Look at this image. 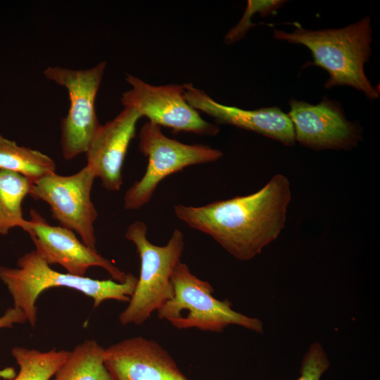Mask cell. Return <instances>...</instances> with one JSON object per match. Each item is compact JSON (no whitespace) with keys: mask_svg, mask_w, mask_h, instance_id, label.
<instances>
[{"mask_svg":"<svg viewBox=\"0 0 380 380\" xmlns=\"http://www.w3.org/2000/svg\"><path fill=\"white\" fill-rule=\"evenodd\" d=\"M70 351L53 348L42 352L33 348L13 347L11 355L19 366L13 380H50L66 361Z\"/></svg>","mask_w":380,"mask_h":380,"instance_id":"cell-18","label":"cell"},{"mask_svg":"<svg viewBox=\"0 0 380 380\" xmlns=\"http://www.w3.org/2000/svg\"><path fill=\"white\" fill-rule=\"evenodd\" d=\"M139 150L147 157L148 164L142 177L125 193L124 208L129 210L146 205L167 176L191 165L217 161L223 156L220 150L207 145L188 144L171 139L160 126L149 121L140 129Z\"/></svg>","mask_w":380,"mask_h":380,"instance_id":"cell-6","label":"cell"},{"mask_svg":"<svg viewBox=\"0 0 380 380\" xmlns=\"http://www.w3.org/2000/svg\"><path fill=\"white\" fill-rule=\"evenodd\" d=\"M184 97L196 110L202 111L219 124L252 131L286 146L296 143L292 122L287 114L277 107L244 110L220 103L192 83L183 84Z\"/></svg>","mask_w":380,"mask_h":380,"instance_id":"cell-14","label":"cell"},{"mask_svg":"<svg viewBox=\"0 0 380 380\" xmlns=\"http://www.w3.org/2000/svg\"><path fill=\"white\" fill-rule=\"evenodd\" d=\"M104 348L94 340L78 344L53 380H113L103 361Z\"/></svg>","mask_w":380,"mask_h":380,"instance_id":"cell-16","label":"cell"},{"mask_svg":"<svg viewBox=\"0 0 380 380\" xmlns=\"http://www.w3.org/2000/svg\"><path fill=\"white\" fill-rule=\"evenodd\" d=\"M26 322L27 319L22 310L14 307L9 308L0 316V329L11 328L16 324Z\"/></svg>","mask_w":380,"mask_h":380,"instance_id":"cell-21","label":"cell"},{"mask_svg":"<svg viewBox=\"0 0 380 380\" xmlns=\"http://www.w3.org/2000/svg\"><path fill=\"white\" fill-rule=\"evenodd\" d=\"M31 219L26 220L23 230L32 240L35 250L49 265H59L68 273L84 277L91 267L107 271L113 279L122 282L127 274L96 250L87 246L75 232L61 226L49 224L36 210L31 209Z\"/></svg>","mask_w":380,"mask_h":380,"instance_id":"cell-11","label":"cell"},{"mask_svg":"<svg viewBox=\"0 0 380 380\" xmlns=\"http://www.w3.org/2000/svg\"><path fill=\"white\" fill-rule=\"evenodd\" d=\"M141 118L137 110L124 108L113 120L101 125L85 153L86 165L108 191H119L122 184L124 161Z\"/></svg>","mask_w":380,"mask_h":380,"instance_id":"cell-13","label":"cell"},{"mask_svg":"<svg viewBox=\"0 0 380 380\" xmlns=\"http://www.w3.org/2000/svg\"><path fill=\"white\" fill-rule=\"evenodd\" d=\"M172 282L173 297L158 310V316L175 327L221 332L227 327L236 324L255 332L263 331L260 319L234 310L227 300L215 298L212 286L195 276L186 264L179 262Z\"/></svg>","mask_w":380,"mask_h":380,"instance_id":"cell-5","label":"cell"},{"mask_svg":"<svg viewBox=\"0 0 380 380\" xmlns=\"http://www.w3.org/2000/svg\"><path fill=\"white\" fill-rule=\"evenodd\" d=\"M125 80L130 89L122 94L124 108L134 109L149 122L175 132L202 136H216L219 133L217 125L202 118L187 102L183 84L156 86L130 74L126 75Z\"/></svg>","mask_w":380,"mask_h":380,"instance_id":"cell-9","label":"cell"},{"mask_svg":"<svg viewBox=\"0 0 380 380\" xmlns=\"http://www.w3.org/2000/svg\"><path fill=\"white\" fill-rule=\"evenodd\" d=\"M286 1L281 0H248L244 14L236 26L225 35L224 42L231 44L245 37L248 30L257 24L251 23V19L255 13L262 16H267L279 9Z\"/></svg>","mask_w":380,"mask_h":380,"instance_id":"cell-19","label":"cell"},{"mask_svg":"<svg viewBox=\"0 0 380 380\" xmlns=\"http://www.w3.org/2000/svg\"><path fill=\"white\" fill-rule=\"evenodd\" d=\"M54 160L41 151L20 146L0 134V170L20 174L34 182L55 173Z\"/></svg>","mask_w":380,"mask_h":380,"instance_id":"cell-15","label":"cell"},{"mask_svg":"<svg viewBox=\"0 0 380 380\" xmlns=\"http://www.w3.org/2000/svg\"><path fill=\"white\" fill-rule=\"evenodd\" d=\"M33 182L17 172L0 170V235L15 227H23L22 203L30 196Z\"/></svg>","mask_w":380,"mask_h":380,"instance_id":"cell-17","label":"cell"},{"mask_svg":"<svg viewBox=\"0 0 380 380\" xmlns=\"http://www.w3.org/2000/svg\"><path fill=\"white\" fill-rule=\"evenodd\" d=\"M329 367L327 355L321 344L315 342L305 353L300 369V376L297 380H320Z\"/></svg>","mask_w":380,"mask_h":380,"instance_id":"cell-20","label":"cell"},{"mask_svg":"<svg viewBox=\"0 0 380 380\" xmlns=\"http://www.w3.org/2000/svg\"><path fill=\"white\" fill-rule=\"evenodd\" d=\"M125 236L137 248L140 274L128 305L119 315V321L122 325H139L173 297L172 278L181 262L184 237L176 229L165 245L153 244L147 238L146 223L139 220L129 225Z\"/></svg>","mask_w":380,"mask_h":380,"instance_id":"cell-4","label":"cell"},{"mask_svg":"<svg viewBox=\"0 0 380 380\" xmlns=\"http://www.w3.org/2000/svg\"><path fill=\"white\" fill-rule=\"evenodd\" d=\"M106 68V62L103 61L84 70L49 66L44 70V77L65 88L69 96L68 111L61 121L60 141L66 160L85 153L101 126L95 101Z\"/></svg>","mask_w":380,"mask_h":380,"instance_id":"cell-7","label":"cell"},{"mask_svg":"<svg viewBox=\"0 0 380 380\" xmlns=\"http://www.w3.org/2000/svg\"><path fill=\"white\" fill-rule=\"evenodd\" d=\"M103 361L113 380H188L160 345L141 336L104 348Z\"/></svg>","mask_w":380,"mask_h":380,"instance_id":"cell-12","label":"cell"},{"mask_svg":"<svg viewBox=\"0 0 380 380\" xmlns=\"http://www.w3.org/2000/svg\"><path fill=\"white\" fill-rule=\"evenodd\" d=\"M16 264V267L0 266V281L11 296L13 307L23 311L32 327L37 319L36 302L46 289H72L90 297L96 308L106 300L129 302L138 281L132 274H127L126 279L120 282L59 272L53 270L35 249L20 256Z\"/></svg>","mask_w":380,"mask_h":380,"instance_id":"cell-3","label":"cell"},{"mask_svg":"<svg viewBox=\"0 0 380 380\" xmlns=\"http://www.w3.org/2000/svg\"><path fill=\"white\" fill-rule=\"evenodd\" d=\"M295 25L292 32L274 29V37L306 46L313 58L312 64L329 73L325 88L346 85L362 91L369 99L379 97V90L372 85L364 69L372 52L369 16L340 29L312 30Z\"/></svg>","mask_w":380,"mask_h":380,"instance_id":"cell-2","label":"cell"},{"mask_svg":"<svg viewBox=\"0 0 380 380\" xmlns=\"http://www.w3.org/2000/svg\"><path fill=\"white\" fill-rule=\"evenodd\" d=\"M291 199L289 179L277 174L255 193L201 206L177 204L174 211L189 227L246 261L277 239L285 226Z\"/></svg>","mask_w":380,"mask_h":380,"instance_id":"cell-1","label":"cell"},{"mask_svg":"<svg viewBox=\"0 0 380 380\" xmlns=\"http://www.w3.org/2000/svg\"><path fill=\"white\" fill-rule=\"evenodd\" d=\"M96 177L87 165L68 176L55 173L33 183L30 196L47 203L60 226L77 234L88 247L96 250L94 223L98 213L91 198Z\"/></svg>","mask_w":380,"mask_h":380,"instance_id":"cell-8","label":"cell"},{"mask_svg":"<svg viewBox=\"0 0 380 380\" xmlns=\"http://www.w3.org/2000/svg\"><path fill=\"white\" fill-rule=\"evenodd\" d=\"M289 117L295 141L314 150H350L362 139L360 126L347 120L339 103L324 97L317 104L292 99Z\"/></svg>","mask_w":380,"mask_h":380,"instance_id":"cell-10","label":"cell"}]
</instances>
